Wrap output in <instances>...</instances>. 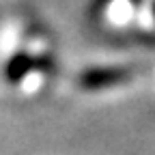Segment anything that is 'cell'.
I'll list each match as a JSON object with an SVG mask.
<instances>
[{
  "label": "cell",
  "instance_id": "cell-1",
  "mask_svg": "<svg viewBox=\"0 0 155 155\" xmlns=\"http://www.w3.org/2000/svg\"><path fill=\"white\" fill-rule=\"evenodd\" d=\"M134 78L131 67H97L80 75V86L84 91H101L114 84H123Z\"/></svg>",
  "mask_w": 155,
  "mask_h": 155
},
{
  "label": "cell",
  "instance_id": "cell-2",
  "mask_svg": "<svg viewBox=\"0 0 155 155\" xmlns=\"http://www.w3.org/2000/svg\"><path fill=\"white\" fill-rule=\"evenodd\" d=\"M37 65H39V61H37V58H32L30 54H26V52L15 54L11 61H9V65H7V80H9V82H19V80H22L26 73H30Z\"/></svg>",
  "mask_w": 155,
  "mask_h": 155
},
{
  "label": "cell",
  "instance_id": "cell-3",
  "mask_svg": "<svg viewBox=\"0 0 155 155\" xmlns=\"http://www.w3.org/2000/svg\"><path fill=\"white\" fill-rule=\"evenodd\" d=\"M153 15H155V2H153Z\"/></svg>",
  "mask_w": 155,
  "mask_h": 155
}]
</instances>
